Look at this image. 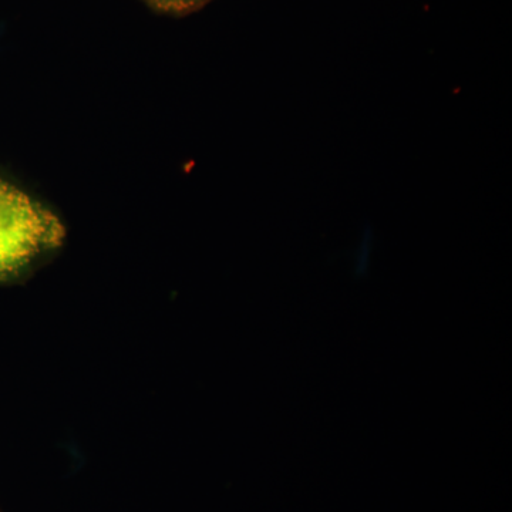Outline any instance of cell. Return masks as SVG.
Here are the masks:
<instances>
[{"mask_svg":"<svg viewBox=\"0 0 512 512\" xmlns=\"http://www.w3.org/2000/svg\"><path fill=\"white\" fill-rule=\"evenodd\" d=\"M64 238L55 212L0 178V278L18 274Z\"/></svg>","mask_w":512,"mask_h":512,"instance_id":"1","label":"cell"},{"mask_svg":"<svg viewBox=\"0 0 512 512\" xmlns=\"http://www.w3.org/2000/svg\"><path fill=\"white\" fill-rule=\"evenodd\" d=\"M160 3L165 5H180V3L190 2V0H158Z\"/></svg>","mask_w":512,"mask_h":512,"instance_id":"2","label":"cell"}]
</instances>
